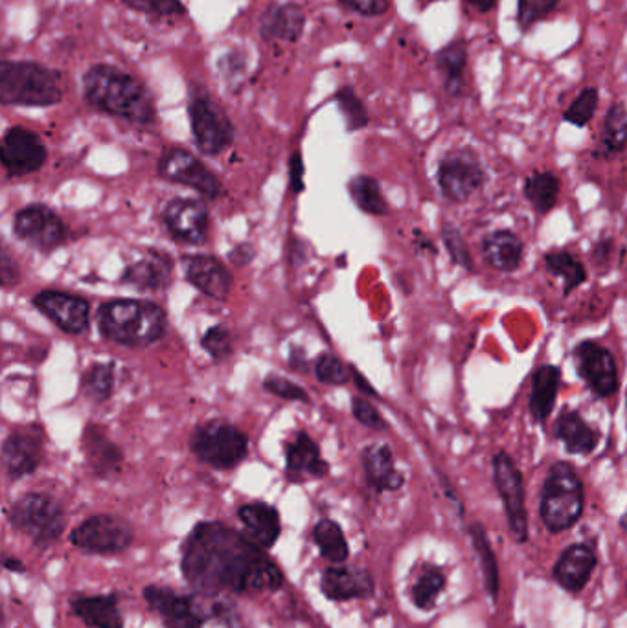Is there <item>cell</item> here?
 <instances>
[{
    "label": "cell",
    "instance_id": "cell-37",
    "mask_svg": "<svg viewBox=\"0 0 627 628\" xmlns=\"http://www.w3.org/2000/svg\"><path fill=\"white\" fill-rule=\"evenodd\" d=\"M314 537L322 557L337 564L348 558V542L344 539L343 529L339 524L333 520H320L315 526Z\"/></svg>",
    "mask_w": 627,
    "mask_h": 628
},
{
    "label": "cell",
    "instance_id": "cell-40",
    "mask_svg": "<svg viewBox=\"0 0 627 628\" xmlns=\"http://www.w3.org/2000/svg\"><path fill=\"white\" fill-rule=\"evenodd\" d=\"M114 373L111 365H95L85 371L84 387L95 401H107L113 394Z\"/></svg>",
    "mask_w": 627,
    "mask_h": 628
},
{
    "label": "cell",
    "instance_id": "cell-20",
    "mask_svg": "<svg viewBox=\"0 0 627 628\" xmlns=\"http://www.w3.org/2000/svg\"><path fill=\"white\" fill-rule=\"evenodd\" d=\"M42 438L37 432L24 430L10 434L2 446V461L7 467L8 475L12 478H23L32 475L41 464Z\"/></svg>",
    "mask_w": 627,
    "mask_h": 628
},
{
    "label": "cell",
    "instance_id": "cell-27",
    "mask_svg": "<svg viewBox=\"0 0 627 628\" xmlns=\"http://www.w3.org/2000/svg\"><path fill=\"white\" fill-rule=\"evenodd\" d=\"M287 472L291 478L300 480L304 476L328 475V464L320 458L319 446L308 434L298 432L287 445Z\"/></svg>",
    "mask_w": 627,
    "mask_h": 628
},
{
    "label": "cell",
    "instance_id": "cell-53",
    "mask_svg": "<svg viewBox=\"0 0 627 628\" xmlns=\"http://www.w3.org/2000/svg\"><path fill=\"white\" fill-rule=\"evenodd\" d=\"M253 258H255V250L250 248V245H239L231 253L232 263L247 264L253 261Z\"/></svg>",
    "mask_w": 627,
    "mask_h": 628
},
{
    "label": "cell",
    "instance_id": "cell-17",
    "mask_svg": "<svg viewBox=\"0 0 627 628\" xmlns=\"http://www.w3.org/2000/svg\"><path fill=\"white\" fill-rule=\"evenodd\" d=\"M162 219L179 242L201 245L207 242L208 212L199 200L175 199L164 208Z\"/></svg>",
    "mask_w": 627,
    "mask_h": 628
},
{
    "label": "cell",
    "instance_id": "cell-48",
    "mask_svg": "<svg viewBox=\"0 0 627 628\" xmlns=\"http://www.w3.org/2000/svg\"><path fill=\"white\" fill-rule=\"evenodd\" d=\"M263 387L280 399L304 401V403L309 401L308 394L304 392L303 387L295 382L287 381V379H282V377H267L263 381Z\"/></svg>",
    "mask_w": 627,
    "mask_h": 628
},
{
    "label": "cell",
    "instance_id": "cell-22",
    "mask_svg": "<svg viewBox=\"0 0 627 628\" xmlns=\"http://www.w3.org/2000/svg\"><path fill=\"white\" fill-rule=\"evenodd\" d=\"M322 592L333 601L365 600L373 593L372 576L354 568H330L322 576Z\"/></svg>",
    "mask_w": 627,
    "mask_h": 628
},
{
    "label": "cell",
    "instance_id": "cell-50",
    "mask_svg": "<svg viewBox=\"0 0 627 628\" xmlns=\"http://www.w3.org/2000/svg\"><path fill=\"white\" fill-rule=\"evenodd\" d=\"M341 2L362 15H383L391 7V0H341Z\"/></svg>",
    "mask_w": 627,
    "mask_h": 628
},
{
    "label": "cell",
    "instance_id": "cell-8",
    "mask_svg": "<svg viewBox=\"0 0 627 628\" xmlns=\"http://www.w3.org/2000/svg\"><path fill=\"white\" fill-rule=\"evenodd\" d=\"M189 122L202 153L220 155L234 141L231 120L216 101L199 88L189 98Z\"/></svg>",
    "mask_w": 627,
    "mask_h": 628
},
{
    "label": "cell",
    "instance_id": "cell-29",
    "mask_svg": "<svg viewBox=\"0 0 627 628\" xmlns=\"http://www.w3.org/2000/svg\"><path fill=\"white\" fill-rule=\"evenodd\" d=\"M304 29V13L300 8L287 4V7H274L267 10L261 19V34L267 39H282V41H296Z\"/></svg>",
    "mask_w": 627,
    "mask_h": 628
},
{
    "label": "cell",
    "instance_id": "cell-51",
    "mask_svg": "<svg viewBox=\"0 0 627 628\" xmlns=\"http://www.w3.org/2000/svg\"><path fill=\"white\" fill-rule=\"evenodd\" d=\"M2 283H4V287H13L19 283L17 263L10 258L8 253L2 254Z\"/></svg>",
    "mask_w": 627,
    "mask_h": 628
},
{
    "label": "cell",
    "instance_id": "cell-43",
    "mask_svg": "<svg viewBox=\"0 0 627 628\" xmlns=\"http://www.w3.org/2000/svg\"><path fill=\"white\" fill-rule=\"evenodd\" d=\"M339 107L346 118L348 130H362L368 124V112L362 106V101L357 98L356 93L352 88H343L337 93Z\"/></svg>",
    "mask_w": 627,
    "mask_h": 628
},
{
    "label": "cell",
    "instance_id": "cell-10",
    "mask_svg": "<svg viewBox=\"0 0 627 628\" xmlns=\"http://www.w3.org/2000/svg\"><path fill=\"white\" fill-rule=\"evenodd\" d=\"M493 482L497 488L499 496L503 500L506 520L509 531L517 542L528 541V513L525 505V482L521 470L517 469L514 459L506 453H497L493 456Z\"/></svg>",
    "mask_w": 627,
    "mask_h": 628
},
{
    "label": "cell",
    "instance_id": "cell-5",
    "mask_svg": "<svg viewBox=\"0 0 627 628\" xmlns=\"http://www.w3.org/2000/svg\"><path fill=\"white\" fill-rule=\"evenodd\" d=\"M61 98L60 76L47 66L19 61H4L0 66V100L4 106H56Z\"/></svg>",
    "mask_w": 627,
    "mask_h": 628
},
{
    "label": "cell",
    "instance_id": "cell-49",
    "mask_svg": "<svg viewBox=\"0 0 627 628\" xmlns=\"http://www.w3.org/2000/svg\"><path fill=\"white\" fill-rule=\"evenodd\" d=\"M352 411H354V416H356L357 421L365 424V427H368V429L378 430V432H383V430H386L385 419H383L381 414L376 410V406L370 405L368 401H352Z\"/></svg>",
    "mask_w": 627,
    "mask_h": 628
},
{
    "label": "cell",
    "instance_id": "cell-19",
    "mask_svg": "<svg viewBox=\"0 0 627 628\" xmlns=\"http://www.w3.org/2000/svg\"><path fill=\"white\" fill-rule=\"evenodd\" d=\"M597 553L587 544H573L557 558L552 576L557 584L567 592H581L591 581L592 571L597 568Z\"/></svg>",
    "mask_w": 627,
    "mask_h": 628
},
{
    "label": "cell",
    "instance_id": "cell-45",
    "mask_svg": "<svg viewBox=\"0 0 627 628\" xmlns=\"http://www.w3.org/2000/svg\"><path fill=\"white\" fill-rule=\"evenodd\" d=\"M315 373H317V379L320 382L330 384V386H339V384L348 381V371L344 368L343 362L330 353L320 355L317 365H315Z\"/></svg>",
    "mask_w": 627,
    "mask_h": 628
},
{
    "label": "cell",
    "instance_id": "cell-23",
    "mask_svg": "<svg viewBox=\"0 0 627 628\" xmlns=\"http://www.w3.org/2000/svg\"><path fill=\"white\" fill-rule=\"evenodd\" d=\"M554 434L562 441L568 454H591L598 446L600 434L587 424L586 419L575 410H563L554 423Z\"/></svg>",
    "mask_w": 627,
    "mask_h": 628
},
{
    "label": "cell",
    "instance_id": "cell-55",
    "mask_svg": "<svg viewBox=\"0 0 627 628\" xmlns=\"http://www.w3.org/2000/svg\"><path fill=\"white\" fill-rule=\"evenodd\" d=\"M466 2L480 13H488L497 4V0H466Z\"/></svg>",
    "mask_w": 627,
    "mask_h": 628
},
{
    "label": "cell",
    "instance_id": "cell-7",
    "mask_svg": "<svg viewBox=\"0 0 627 628\" xmlns=\"http://www.w3.org/2000/svg\"><path fill=\"white\" fill-rule=\"evenodd\" d=\"M13 526L28 534L39 546H50L65 529V513L56 500L47 494H24L10 513Z\"/></svg>",
    "mask_w": 627,
    "mask_h": 628
},
{
    "label": "cell",
    "instance_id": "cell-42",
    "mask_svg": "<svg viewBox=\"0 0 627 628\" xmlns=\"http://www.w3.org/2000/svg\"><path fill=\"white\" fill-rule=\"evenodd\" d=\"M557 0H517V24L519 28H532L533 24L551 17L556 12Z\"/></svg>",
    "mask_w": 627,
    "mask_h": 628
},
{
    "label": "cell",
    "instance_id": "cell-47",
    "mask_svg": "<svg viewBox=\"0 0 627 628\" xmlns=\"http://www.w3.org/2000/svg\"><path fill=\"white\" fill-rule=\"evenodd\" d=\"M122 2L136 12L153 13V15H181L184 13L181 0H122Z\"/></svg>",
    "mask_w": 627,
    "mask_h": 628
},
{
    "label": "cell",
    "instance_id": "cell-18",
    "mask_svg": "<svg viewBox=\"0 0 627 628\" xmlns=\"http://www.w3.org/2000/svg\"><path fill=\"white\" fill-rule=\"evenodd\" d=\"M184 274L192 285L213 300H226L231 294L232 276L226 267L210 256H186L183 259Z\"/></svg>",
    "mask_w": 627,
    "mask_h": 628
},
{
    "label": "cell",
    "instance_id": "cell-15",
    "mask_svg": "<svg viewBox=\"0 0 627 628\" xmlns=\"http://www.w3.org/2000/svg\"><path fill=\"white\" fill-rule=\"evenodd\" d=\"M47 162V147L34 131L12 127L2 140V164L13 176L36 173Z\"/></svg>",
    "mask_w": 627,
    "mask_h": 628
},
{
    "label": "cell",
    "instance_id": "cell-46",
    "mask_svg": "<svg viewBox=\"0 0 627 628\" xmlns=\"http://www.w3.org/2000/svg\"><path fill=\"white\" fill-rule=\"evenodd\" d=\"M202 347L212 355L216 360H223L232 353V336L223 325L208 329L207 335L202 336Z\"/></svg>",
    "mask_w": 627,
    "mask_h": 628
},
{
    "label": "cell",
    "instance_id": "cell-33",
    "mask_svg": "<svg viewBox=\"0 0 627 628\" xmlns=\"http://www.w3.org/2000/svg\"><path fill=\"white\" fill-rule=\"evenodd\" d=\"M544 267L552 276L563 280L565 296L573 293L576 287H580L581 283L587 280L583 264L573 254L565 253V250H552V253L544 254Z\"/></svg>",
    "mask_w": 627,
    "mask_h": 628
},
{
    "label": "cell",
    "instance_id": "cell-38",
    "mask_svg": "<svg viewBox=\"0 0 627 628\" xmlns=\"http://www.w3.org/2000/svg\"><path fill=\"white\" fill-rule=\"evenodd\" d=\"M349 194L356 200L362 212L372 216H385L389 212L385 197L379 189V184L372 176H356L349 181Z\"/></svg>",
    "mask_w": 627,
    "mask_h": 628
},
{
    "label": "cell",
    "instance_id": "cell-52",
    "mask_svg": "<svg viewBox=\"0 0 627 628\" xmlns=\"http://www.w3.org/2000/svg\"><path fill=\"white\" fill-rule=\"evenodd\" d=\"M304 164L300 155L295 153L291 157V188L295 192H303L304 189Z\"/></svg>",
    "mask_w": 627,
    "mask_h": 628
},
{
    "label": "cell",
    "instance_id": "cell-14",
    "mask_svg": "<svg viewBox=\"0 0 627 628\" xmlns=\"http://www.w3.org/2000/svg\"><path fill=\"white\" fill-rule=\"evenodd\" d=\"M13 232L39 250H52L65 242L66 229L56 213L42 205L23 208L13 219Z\"/></svg>",
    "mask_w": 627,
    "mask_h": 628
},
{
    "label": "cell",
    "instance_id": "cell-12",
    "mask_svg": "<svg viewBox=\"0 0 627 628\" xmlns=\"http://www.w3.org/2000/svg\"><path fill=\"white\" fill-rule=\"evenodd\" d=\"M576 371L586 381L592 394L605 399L618 392V370L610 349L597 342H580L573 353Z\"/></svg>",
    "mask_w": 627,
    "mask_h": 628
},
{
    "label": "cell",
    "instance_id": "cell-13",
    "mask_svg": "<svg viewBox=\"0 0 627 628\" xmlns=\"http://www.w3.org/2000/svg\"><path fill=\"white\" fill-rule=\"evenodd\" d=\"M159 173L162 178L197 189L199 194L207 195L210 199L220 197L221 184L218 176L213 175L201 160H197L184 149H170L162 155Z\"/></svg>",
    "mask_w": 627,
    "mask_h": 628
},
{
    "label": "cell",
    "instance_id": "cell-31",
    "mask_svg": "<svg viewBox=\"0 0 627 628\" xmlns=\"http://www.w3.org/2000/svg\"><path fill=\"white\" fill-rule=\"evenodd\" d=\"M172 276V261L167 254H153L149 258L138 261V263L127 267L124 274V282L131 283L138 288H155L167 287Z\"/></svg>",
    "mask_w": 627,
    "mask_h": 628
},
{
    "label": "cell",
    "instance_id": "cell-32",
    "mask_svg": "<svg viewBox=\"0 0 627 628\" xmlns=\"http://www.w3.org/2000/svg\"><path fill=\"white\" fill-rule=\"evenodd\" d=\"M560 189H562L560 178L549 171H539V173L536 171L525 181V197L533 206V210L541 216L551 212L556 206Z\"/></svg>",
    "mask_w": 627,
    "mask_h": 628
},
{
    "label": "cell",
    "instance_id": "cell-24",
    "mask_svg": "<svg viewBox=\"0 0 627 628\" xmlns=\"http://www.w3.org/2000/svg\"><path fill=\"white\" fill-rule=\"evenodd\" d=\"M482 254L488 264L495 271L515 272L521 267L525 245L514 232L499 230V232L485 235L482 242Z\"/></svg>",
    "mask_w": 627,
    "mask_h": 628
},
{
    "label": "cell",
    "instance_id": "cell-11",
    "mask_svg": "<svg viewBox=\"0 0 627 628\" xmlns=\"http://www.w3.org/2000/svg\"><path fill=\"white\" fill-rule=\"evenodd\" d=\"M439 183L445 199L466 202L484 184V170L471 149H456L445 155L439 165Z\"/></svg>",
    "mask_w": 627,
    "mask_h": 628
},
{
    "label": "cell",
    "instance_id": "cell-35",
    "mask_svg": "<svg viewBox=\"0 0 627 628\" xmlns=\"http://www.w3.org/2000/svg\"><path fill=\"white\" fill-rule=\"evenodd\" d=\"M469 534H471V542H474L475 552H477V557L480 561L485 588L492 595V600L495 601L499 595V587H501V577H499V564L492 544H490V539L480 524H474L469 528Z\"/></svg>",
    "mask_w": 627,
    "mask_h": 628
},
{
    "label": "cell",
    "instance_id": "cell-39",
    "mask_svg": "<svg viewBox=\"0 0 627 628\" xmlns=\"http://www.w3.org/2000/svg\"><path fill=\"white\" fill-rule=\"evenodd\" d=\"M602 146L607 153H620L627 146V109L622 103L611 106L602 131Z\"/></svg>",
    "mask_w": 627,
    "mask_h": 628
},
{
    "label": "cell",
    "instance_id": "cell-9",
    "mask_svg": "<svg viewBox=\"0 0 627 628\" xmlns=\"http://www.w3.org/2000/svg\"><path fill=\"white\" fill-rule=\"evenodd\" d=\"M135 533L124 518L96 515L79 524L71 534V542L82 552L95 555H116L133 544Z\"/></svg>",
    "mask_w": 627,
    "mask_h": 628
},
{
    "label": "cell",
    "instance_id": "cell-6",
    "mask_svg": "<svg viewBox=\"0 0 627 628\" xmlns=\"http://www.w3.org/2000/svg\"><path fill=\"white\" fill-rule=\"evenodd\" d=\"M189 446L202 464L212 465L216 469H232L242 464L249 453L247 435L223 421H210L197 427Z\"/></svg>",
    "mask_w": 627,
    "mask_h": 628
},
{
    "label": "cell",
    "instance_id": "cell-25",
    "mask_svg": "<svg viewBox=\"0 0 627 628\" xmlns=\"http://www.w3.org/2000/svg\"><path fill=\"white\" fill-rule=\"evenodd\" d=\"M562 384V371L557 366L544 365L533 371L530 411L536 423L544 424L556 405L557 392Z\"/></svg>",
    "mask_w": 627,
    "mask_h": 628
},
{
    "label": "cell",
    "instance_id": "cell-21",
    "mask_svg": "<svg viewBox=\"0 0 627 628\" xmlns=\"http://www.w3.org/2000/svg\"><path fill=\"white\" fill-rule=\"evenodd\" d=\"M237 517L249 534L247 539L255 542L256 546L261 550H269L274 546V542L279 541L282 528H280L279 512L272 505L261 504V502L242 505Z\"/></svg>",
    "mask_w": 627,
    "mask_h": 628
},
{
    "label": "cell",
    "instance_id": "cell-1",
    "mask_svg": "<svg viewBox=\"0 0 627 628\" xmlns=\"http://www.w3.org/2000/svg\"><path fill=\"white\" fill-rule=\"evenodd\" d=\"M186 581L201 595L279 590L284 582L276 564L247 537L220 522L199 524L184 544Z\"/></svg>",
    "mask_w": 627,
    "mask_h": 628
},
{
    "label": "cell",
    "instance_id": "cell-34",
    "mask_svg": "<svg viewBox=\"0 0 627 628\" xmlns=\"http://www.w3.org/2000/svg\"><path fill=\"white\" fill-rule=\"evenodd\" d=\"M440 72L445 79V90L451 96L460 95L462 90V72L468 63V50L466 42L455 41L447 45L444 50H440L437 56Z\"/></svg>",
    "mask_w": 627,
    "mask_h": 628
},
{
    "label": "cell",
    "instance_id": "cell-54",
    "mask_svg": "<svg viewBox=\"0 0 627 628\" xmlns=\"http://www.w3.org/2000/svg\"><path fill=\"white\" fill-rule=\"evenodd\" d=\"M611 247H613V243H611L610 239L597 243V247L592 248V261H594V263H602V261L610 258Z\"/></svg>",
    "mask_w": 627,
    "mask_h": 628
},
{
    "label": "cell",
    "instance_id": "cell-16",
    "mask_svg": "<svg viewBox=\"0 0 627 628\" xmlns=\"http://www.w3.org/2000/svg\"><path fill=\"white\" fill-rule=\"evenodd\" d=\"M34 306L58 328L71 335H79L89 328L90 306L79 296L58 291H42L34 298Z\"/></svg>",
    "mask_w": 627,
    "mask_h": 628
},
{
    "label": "cell",
    "instance_id": "cell-2",
    "mask_svg": "<svg viewBox=\"0 0 627 628\" xmlns=\"http://www.w3.org/2000/svg\"><path fill=\"white\" fill-rule=\"evenodd\" d=\"M85 98L90 106L135 124H151L155 106L148 90L116 66L96 65L84 77Z\"/></svg>",
    "mask_w": 627,
    "mask_h": 628
},
{
    "label": "cell",
    "instance_id": "cell-44",
    "mask_svg": "<svg viewBox=\"0 0 627 628\" xmlns=\"http://www.w3.org/2000/svg\"><path fill=\"white\" fill-rule=\"evenodd\" d=\"M442 237H444L445 248L450 250L453 263L460 264L468 271H474V258L469 253L468 243L464 242V237H462L460 230L456 229L455 224H444Z\"/></svg>",
    "mask_w": 627,
    "mask_h": 628
},
{
    "label": "cell",
    "instance_id": "cell-3",
    "mask_svg": "<svg viewBox=\"0 0 627 628\" xmlns=\"http://www.w3.org/2000/svg\"><path fill=\"white\" fill-rule=\"evenodd\" d=\"M101 335L124 346H148L167 333V315L143 300L107 301L98 312Z\"/></svg>",
    "mask_w": 627,
    "mask_h": 628
},
{
    "label": "cell",
    "instance_id": "cell-30",
    "mask_svg": "<svg viewBox=\"0 0 627 628\" xmlns=\"http://www.w3.org/2000/svg\"><path fill=\"white\" fill-rule=\"evenodd\" d=\"M72 611L93 628H124V619L113 598H82L72 601Z\"/></svg>",
    "mask_w": 627,
    "mask_h": 628
},
{
    "label": "cell",
    "instance_id": "cell-4",
    "mask_svg": "<svg viewBox=\"0 0 627 628\" xmlns=\"http://www.w3.org/2000/svg\"><path fill=\"white\" fill-rule=\"evenodd\" d=\"M586 505L583 482L573 465L557 461L552 465L541 493V520L551 533H562L573 528Z\"/></svg>",
    "mask_w": 627,
    "mask_h": 628
},
{
    "label": "cell",
    "instance_id": "cell-58",
    "mask_svg": "<svg viewBox=\"0 0 627 628\" xmlns=\"http://www.w3.org/2000/svg\"><path fill=\"white\" fill-rule=\"evenodd\" d=\"M620 528L624 529V531H626V533H627V512L624 513V515H622Z\"/></svg>",
    "mask_w": 627,
    "mask_h": 628
},
{
    "label": "cell",
    "instance_id": "cell-41",
    "mask_svg": "<svg viewBox=\"0 0 627 628\" xmlns=\"http://www.w3.org/2000/svg\"><path fill=\"white\" fill-rule=\"evenodd\" d=\"M598 100H600L598 88H583L578 98L568 107L563 120L568 122V124L576 125V127H586L591 122L592 116H594V112H597Z\"/></svg>",
    "mask_w": 627,
    "mask_h": 628
},
{
    "label": "cell",
    "instance_id": "cell-57",
    "mask_svg": "<svg viewBox=\"0 0 627 628\" xmlns=\"http://www.w3.org/2000/svg\"><path fill=\"white\" fill-rule=\"evenodd\" d=\"M4 564H7L8 570L24 571L23 564L19 563V561H15V558H8L7 563Z\"/></svg>",
    "mask_w": 627,
    "mask_h": 628
},
{
    "label": "cell",
    "instance_id": "cell-28",
    "mask_svg": "<svg viewBox=\"0 0 627 628\" xmlns=\"http://www.w3.org/2000/svg\"><path fill=\"white\" fill-rule=\"evenodd\" d=\"M84 454L89 461L90 469L101 476L116 472L122 464V451L107 440V435L98 427L85 429Z\"/></svg>",
    "mask_w": 627,
    "mask_h": 628
},
{
    "label": "cell",
    "instance_id": "cell-26",
    "mask_svg": "<svg viewBox=\"0 0 627 628\" xmlns=\"http://www.w3.org/2000/svg\"><path fill=\"white\" fill-rule=\"evenodd\" d=\"M362 465L368 483L378 491H397L403 485V476L394 467L391 446L370 445L362 453Z\"/></svg>",
    "mask_w": 627,
    "mask_h": 628
},
{
    "label": "cell",
    "instance_id": "cell-36",
    "mask_svg": "<svg viewBox=\"0 0 627 628\" xmlns=\"http://www.w3.org/2000/svg\"><path fill=\"white\" fill-rule=\"evenodd\" d=\"M445 590L444 571L437 566H427L421 570L420 576L416 579L410 590L413 603L420 611H432L439 603L440 593Z\"/></svg>",
    "mask_w": 627,
    "mask_h": 628
},
{
    "label": "cell",
    "instance_id": "cell-56",
    "mask_svg": "<svg viewBox=\"0 0 627 628\" xmlns=\"http://www.w3.org/2000/svg\"><path fill=\"white\" fill-rule=\"evenodd\" d=\"M352 373H354V379H356L357 386H359V390H361V392H365V394L368 395H376V392H373L372 386H370V384H368V382L365 381V379H362V375L361 373H359V371L352 370Z\"/></svg>",
    "mask_w": 627,
    "mask_h": 628
}]
</instances>
